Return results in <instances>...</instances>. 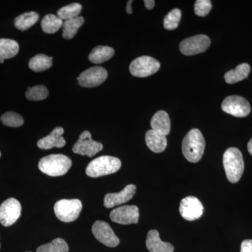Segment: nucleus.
Returning a JSON list of instances; mask_svg holds the SVG:
<instances>
[{
    "label": "nucleus",
    "mask_w": 252,
    "mask_h": 252,
    "mask_svg": "<svg viewBox=\"0 0 252 252\" xmlns=\"http://www.w3.org/2000/svg\"><path fill=\"white\" fill-rule=\"evenodd\" d=\"M49 95V91L44 86H35L28 88L26 91V98L31 101H39L45 99Z\"/></svg>",
    "instance_id": "nucleus-29"
},
{
    "label": "nucleus",
    "mask_w": 252,
    "mask_h": 252,
    "mask_svg": "<svg viewBox=\"0 0 252 252\" xmlns=\"http://www.w3.org/2000/svg\"><path fill=\"white\" fill-rule=\"evenodd\" d=\"M248 152H250V154L252 156V138L249 142L248 145Z\"/></svg>",
    "instance_id": "nucleus-36"
},
{
    "label": "nucleus",
    "mask_w": 252,
    "mask_h": 252,
    "mask_svg": "<svg viewBox=\"0 0 252 252\" xmlns=\"http://www.w3.org/2000/svg\"><path fill=\"white\" fill-rule=\"evenodd\" d=\"M136 193V186L130 185L126 186L122 191L119 193H107L104 197V205L107 208H112L127 203L134 196Z\"/></svg>",
    "instance_id": "nucleus-15"
},
{
    "label": "nucleus",
    "mask_w": 252,
    "mask_h": 252,
    "mask_svg": "<svg viewBox=\"0 0 252 252\" xmlns=\"http://www.w3.org/2000/svg\"><path fill=\"white\" fill-rule=\"evenodd\" d=\"M21 205L16 199L11 198L0 205V223L5 227L14 224L21 215Z\"/></svg>",
    "instance_id": "nucleus-10"
},
{
    "label": "nucleus",
    "mask_w": 252,
    "mask_h": 252,
    "mask_svg": "<svg viewBox=\"0 0 252 252\" xmlns=\"http://www.w3.org/2000/svg\"><path fill=\"white\" fill-rule=\"evenodd\" d=\"M139 217V208L135 205H124L117 207L110 213V219L113 222L123 225L138 223Z\"/></svg>",
    "instance_id": "nucleus-13"
},
{
    "label": "nucleus",
    "mask_w": 252,
    "mask_h": 252,
    "mask_svg": "<svg viewBox=\"0 0 252 252\" xmlns=\"http://www.w3.org/2000/svg\"><path fill=\"white\" fill-rule=\"evenodd\" d=\"M103 149V145L100 142L93 140L89 131L85 130L79 136V139L73 147L74 153L81 156L93 157Z\"/></svg>",
    "instance_id": "nucleus-8"
},
{
    "label": "nucleus",
    "mask_w": 252,
    "mask_h": 252,
    "mask_svg": "<svg viewBox=\"0 0 252 252\" xmlns=\"http://www.w3.org/2000/svg\"><path fill=\"white\" fill-rule=\"evenodd\" d=\"M114 55V50L109 46H96L89 54V59L94 64H101L112 59Z\"/></svg>",
    "instance_id": "nucleus-22"
},
{
    "label": "nucleus",
    "mask_w": 252,
    "mask_h": 252,
    "mask_svg": "<svg viewBox=\"0 0 252 252\" xmlns=\"http://www.w3.org/2000/svg\"><path fill=\"white\" fill-rule=\"evenodd\" d=\"M0 157H1V152H0Z\"/></svg>",
    "instance_id": "nucleus-37"
},
{
    "label": "nucleus",
    "mask_w": 252,
    "mask_h": 252,
    "mask_svg": "<svg viewBox=\"0 0 252 252\" xmlns=\"http://www.w3.org/2000/svg\"><path fill=\"white\" fill-rule=\"evenodd\" d=\"M146 245L149 252H174L172 244L162 242L157 230H149Z\"/></svg>",
    "instance_id": "nucleus-17"
},
{
    "label": "nucleus",
    "mask_w": 252,
    "mask_h": 252,
    "mask_svg": "<svg viewBox=\"0 0 252 252\" xmlns=\"http://www.w3.org/2000/svg\"><path fill=\"white\" fill-rule=\"evenodd\" d=\"M152 130L157 131L163 135H167L170 131V120L165 111H158L154 114L151 121Z\"/></svg>",
    "instance_id": "nucleus-19"
},
{
    "label": "nucleus",
    "mask_w": 252,
    "mask_h": 252,
    "mask_svg": "<svg viewBox=\"0 0 252 252\" xmlns=\"http://www.w3.org/2000/svg\"><path fill=\"white\" fill-rule=\"evenodd\" d=\"M205 148V139L198 129L189 131L182 142V152L187 160L190 162H198L203 157Z\"/></svg>",
    "instance_id": "nucleus-1"
},
{
    "label": "nucleus",
    "mask_w": 252,
    "mask_h": 252,
    "mask_svg": "<svg viewBox=\"0 0 252 252\" xmlns=\"http://www.w3.org/2000/svg\"><path fill=\"white\" fill-rule=\"evenodd\" d=\"M182 12L179 9H172L164 18V28L168 31H173L178 27L180 22Z\"/></svg>",
    "instance_id": "nucleus-30"
},
{
    "label": "nucleus",
    "mask_w": 252,
    "mask_h": 252,
    "mask_svg": "<svg viewBox=\"0 0 252 252\" xmlns=\"http://www.w3.org/2000/svg\"><path fill=\"white\" fill-rule=\"evenodd\" d=\"M82 210V203L78 199H63L54 205L56 216L61 221L72 222L77 220Z\"/></svg>",
    "instance_id": "nucleus-5"
},
{
    "label": "nucleus",
    "mask_w": 252,
    "mask_h": 252,
    "mask_svg": "<svg viewBox=\"0 0 252 252\" xmlns=\"http://www.w3.org/2000/svg\"><path fill=\"white\" fill-rule=\"evenodd\" d=\"M1 122L4 125L8 127H18L22 126L24 120L18 113L9 112L5 113L1 117Z\"/></svg>",
    "instance_id": "nucleus-31"
},
{
    "label": "nucleus",
    "mask_w": 252,
    "mask_h": 252,
    "mask_svg": "<svg viewBox=\"0 0 252 252\" xmlns=\"http://www.w3.org/2000/svg\"><path fill=\"white\" fill-rule=\"evenodd\" d=\"M211 41L205 34H198L187 38L181 42V52L185 56H193L205 52L210 47Z\"/></svg>",
    "instance_id": "nucleus-9"
},
{
    "label": "nucleus",
    "mask_w": 252,
    "mask_h": 252,
    "mask_svg": "<svg viewBox=\"0 0 252 252\" xmlns=\"http://www.w3.org/2000/svg\"><path fill=\"white\" fill-rule=\"evenodd\" d=\"M132 1H128L127 3V6H126V11H127V14H132V7H131V4H132Z\"/></svg>",
    "instance_id": "nucleus-35"
},
{
    "label": "nucleus",
    "mask_w": 252,
    "mask_h": 252,
    "mask_svg": "<svg viewBox=\"0 0 252 252\" xmlns=\"http://www.w3.org/2000/svg\"><path fill=\"white\" fill-rule=\"evenodd\" d=\"M122 167L118 158L102 156L92 160L86 167V175L90 177H99L115 173Z\"/></svg>",
    "instance_id": "nucleus-4"
},
{
    "label": "nucleus",
    "mask_w": 252,
    "mask_h": 252,
    "mask_svg": "<svg viewBox=\"0 0 252 252\" xmlns=\"http://www.w3.org/2000/svg\"><path fill=\"white\" fill-rule=\"evenodd\" d=\"M251 67L248 63H242L237 66L235 69L225 73L224 79L227 84H233L247 79L250 74Z\"/></svg>",
    "instance_id": "nucleus-20"
},
{
    "label": "nucleus",
    "mask_w": 252,
    "mask_h": 252,
    "mask_svg": "<svg viewBox=\"0 0 252 252\" xmlns=\"http://www.w3.org/2000/svg\"><path fill=\"white\" fill-rule=\"evenodd\" d=\"M203 204L195 197H186L181 201L180 212L186 220L192 221L198 220L203 215Z\"/></svg>",
    "instance_id": "nucleus-14"
},
{
    "label": "nucleus",
    "mask_w": 252,
    "mask_h": 252,
    "mask_svg": "<svg viewBox=\"0 0 252 252\" xmlns=\"http://www.w3.org/2000/svg\"><path fill=\"white\" fill-rule=\"evenodd\" d=\"M19 51V45L16 41L10 39H0V63L14 58Z\"/></svg>",
    "instance_id": "nucleus-21"
},
{
    "label": "nucleus",
    "mask_w": 252,
    "mask_h": 252,
    "mask_svg": "<svg viewBox=\"0 0 252 252\" xmlns=\"http://www.w3.org/2000/svg\"><path fill=\"white\" fill-rule=\"evenodd\" d=\"M69 247L62 238L54 239L51 243L41 245L36 250V252H68Z\"/></svg>",
    "instance_id": "nucleus-27"
},
{
    "label": "nucleus",
    "mask_w": 252,
    "mask_h": 252,
    "mask_svg": "<svg viewBox=\"0 0 252 252\" xmlns=\"http://www.w3.org/2000/svg\"><path fill=\"white\" fill-rule=\"evenodd\" d=\"M72 166V160L63 154H51L42 158L38 167L43 173L51 177L65 175Z\"/></svg>",
    "instance_id": "nucleus-2"
},
{
    "label": "nucleus",
    "mask_w": 252,
    "mask_h": 252,
    "mask_svg": "<svg viewBox=\"0 0 252 252\" xmlns=\"http://www.w3.org/2000/svg\"><path fill=\"white\" fill-rule=\"evenodd\" d=\"M84 23V18L82 16H78L64 21L63 25V38L65 39H73Z\"/></svg>",
    "instance_id": "nucleus-23"
},
{
    "label": "nucleus",
    "mask_w": 252,
    "mask_h": 252,
    "mask_svg": "<svg viewBox=\"0 0 252 252\" xmlns=\"http://www.w3.org/2000/svg\"><path fill=\"white\" fill-rule=\"evenodd\" d=\"M146 143L150 150L155 153H161L166 149L167 141L166 136L157 131L149 130L145 135Z\"/></svg>",
    "instance_id": "nucleus-18"
},
{
    "label": "nucleus",
    "mask_w": 252,
    "mask_h": 252,
    "mask_svg": "<svg viewBox=\"0 0 252 252\" xmlns=\"http://www.w3.org/2000/svg\"><path fill=\"white\" fill-rule=\"evenodd\" d=\"M39 18V14L34 11L25 13L15 18V27L21 31H26L32 27L37 22Z\"/></svg>",
    "instance_id": "nucleus-25"
},
{
    "label": "nucleus",
    "mask_w": 252,
    "mask_h": 252,
    "mask_svg": "<svg viewBox=\"0 0 252 252\" xmlns=\"http://www.w3.org/2000/svg\"><path fill=\"white\" fill-rule=\"evenodd\" d=\"M144 5H145L146 8L147 9H153L154 5H155V1L154 0H145L144 1Z\"/></svg>",
    "instance_id": "nucleus-34"
},
{
    "label": "nucleus",
    "mask_w": 252,
    "mask_h": 252,
    "mask_svg": "<svg viewBox=\"0 0 252 252\" xmlns=\"http://www.w3.org/2000/svg\"><path fill=\"white\" fill-rule=\"evenodd\" d=\"M107 70L99 66H94L86 69L77 78L80 86L86 88L97 87L107 79Z\"/></svg>",
    "instance_id": "nucleus-12"
},
{
    "label": "nucleus",
    "mask_w": 252,
    "mask_h": 252,
    "mask_svg": "<svg viewBox=\"0 0 252 252\" xmlns=\"http://www.w3.org/2000/svg\"><path fill=\"white\" fill-rule=\"evenodd\" d=\"M81 10H82V6L79 3H72L67 6H63L58 11V16L61 19L67 20L72 19V18H77L79 16Z\"/></svg>",
    "instance_id": "nucleus-28"
},
{
    "label": "nucleus",
    "mask_w": 252,
    "mask_h": 252,
    "mask_svg": "<svg viewBox=\"0 0 252 252\" xmlns=\"http://www.w3.org/2000/svg\"><path fill=\"white\" fill-rule=\"evenodd\" d=\"M240 252H252V240H244L241 244Z\"/></svg>",
    "instance_id": "nucleus-33"
},
{
    "label": "nucleus",
    "mask_w": 252,
    "mask_h": 252,
    "mask_svg": "<svg viewBox=\"0 0 252 252\" xmlns=\"http://www.w3.org/2000/svg\"><path fill=\"white\" fill-rule=\"evenodd\" d=\"M160 64L157 59L150 56L137 58L131 63L130 72L136 77H147L159 70Z\"/></svg>",
    "instance_id": "nucleus-6"
},
{
    "label": "nucleus",
    "mask_w": 252,
    "mask_h": 252,
    "mask_svg": "<svg viewBox=\"0 0 252 252\" xmlns=\"http://www.w3.org/2000/svg\"><path fill=\"white\" fill-rule=\"evenodd\" d=\"M64 129L61 127H56L50 135L38 141L37 146L41 149H51L54 147L62 148L65 145V140L63 138Z\"/></svg>",
    "instance_id": "nucleus-16"
},
{
    "label": "nucleus",
    "mask_w": 252,
    "mask_h": 252,
    "mask_svg": "<svg viewBox=\"0 0 252 252\" xmlns=\"http://www.w3.org/2000/svg\"><path fill=\"white\" fill-rule=\"evenodd\" d=\"M63 21L58 16L48 14L43 18L41 22L43 31L47 34H54L63 27Z\"/></svg>",
    "instance_id": "nucleus-26"
},
{
    "label": "nucleus",
    "mask_w": 252,
    "mask_h": 252,
    "mask_svg": "<svg viewBox=\"0 0 252 252\" xmlns=\"http://www.w3.org/2000/svg\"><path fill=\"white\" fill-rule=\"evenodd\" d=\"M212 7V2L210 0H197L194 6V10L197 16L204 17L210 13Z\"/></svg>",
    "instance_id": "nucleus-32"
},
{
    "label": "nucleus",
    "mask_w": 252,
    "mask_h": 252,
    "mask_svg": "<svg viewBox=\"0 0 252 252\" xmlns=\"http://www.w3.org/2000/svg\"><path fill=\"white\" fill-rule=\"evenodd\" d=\"M222 110L236 117H246L251 112V106L246 99L239 95H230L223 101Z\"/></svg>",
    "instance_id": "nucleus-7"
},
{
    "label": "nucleus",
    "mask_w": 252,
    "mask_h": 252,
    "mask_svg": "<svg viewBox=\"0 0 252 252\" xmlns=\"http://www.w3.org/2000/svg\"><path fill=\"white\" fill-rule=\"evenodd\" d=\"M223 164L227 179L231 183H237L241 178L245 169L241 152L235 147L227 149L223 154Z\"/></svg>",
    "instance_id": "nucleus-3"
},
{
    "label": "nucleus",
    "mask_w": 252,
    "mask_h": 252,
    "mask_svg": "<svg viewBox=\"0 0 252 252\" xmlns=\"http://www.w3.org/2000/svg\"><path fill=\"white\" fill-rule=\"evenodd\" d=\"M53 57L44 54L36 55L29 61V67L35 72H44L52 67Z\"/></svg>",
    "instance_id": "nucleus-24"
},
{
    "label": "nucleus",
    "mask_w": 252,
    "mask_h": 252,
    "mask_svg": "<svg viewBox=\"0 0 252 252\" xmlns=\"http://www.w3.org/2000/svg\"><path fill=\"white\" fill-rule=\"evenodd\" d=\"M93 234L99 242L109 248H116L119 245V239L107 222L97 220L92 227Z\"/></svg>",
    "instance_id": "nucleus-11"
}]
</instances>
